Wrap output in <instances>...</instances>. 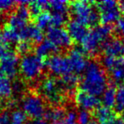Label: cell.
Returning <instances> with one entry per match:
<instances>
[{"label": "cell", "mask_w": 124, "mask_h": 124, "mask_svg": "<svg viewBox=\"0 0 124 124\" xmlns=\"http://www.w3.org/2000/svg\"><path fill=\"white\" fill-rule=\"evenodd\" d=\"M25 124H47L46 121L42 119H36V120L31 121V122H26Z\"/></svg>", "instance_id": "74e56055"}, {"label": "cell", "mask_w": 124, "mask_h": 124, "mask_svg": "<svg viewBox=\"0 0 124 124\" xmlns=\"http://www.w3.org/2000/svg\"><path fill=\"white\" fill-rule=\"evenodd\" d=\"M123 43H124V39H123Z\"/></svg>", "instance_id": "7bdbcfd3"}, {"label": "cell", "mask_w": 124, "mask_h": 124, "mask_svg": "<svg viewBox=\"0 0 124 124\" xmlns=\"http://www.w3.org/2000/svg\"><path fill=\"white\" fill-rule=\"evenodd\" d=\"M97 9L100 13V21L102 25H110L120 20L121 12L116 1L107 0L97 3Z\"/></svg>", "instance_id": "52a82bcc"}, {"label": "cell", "mask_w": 124, "mask_h": 124, "mask_svg": "<svg viewBox=\"0 0 124 124\" xmlns=\"http://www.w3.org/2000/svg\"><path fill=\"white\" fill-rule=\"evenodd\" d=\"M107 85V77L104 68L98 62L90 61L81 82L82 90L98 97L103 94Z\"/></svg>", "instance_id": "6da1fadb"}, {"label": "cell", "mask_w": 124, "mask_h": 124, "mask_svg": "<svg viewBox=\"0 0 124 124\" xmlns=\"http://www.w3.org/2000/svg\"><path fill=\"white\" fill-rule=\"evenodd\" d=\"M45 66L52 74L59 77H64L73 73L71 63L67 56L60 54L51 55L45 61Z\"/></svg>", "instance_id": "ba28073f"}, {"label": "cell", "mask_w": 124, "mask_h": 124, "mask_svg": "<svg viewBox=\"0 0 124 124\" xmlns=\"http://www.w3.org/2000/svg\"><path fill=\"white\" fill-rule=\"evenodd\" d=\"M13 92H16L17 93H20L24 90V85L21 81H15L12 83Z\"/></svg>", "instance_id": "d590c367"}, {"label": "cell", "mask_w": 124, "mask_h": 124, "mask_svg": "<svg viewBox=\"0 0 124 124\" xmlns=\"http://www.w3.org/2000/svg\"><path fill=\"white\" fill-rule=\"evenodd\" d=\"M21 41L41 43L43 41V34L42 30L37 27L36 25H27L22 31L19 32Z\"/></svg>", "instance_id": "9a60e30c"}, {"label": "cell", "mask_w": 124, "mask_h": 124, "mask_svg": "<svg viewBox=\"0 0 124 124\" xmlns=\"http://www.w3.org/2000/svg\"><path fill=\"white\" fill-rule=\"evenodd\" d=\"M116 30L118 31V32L120 33V34L124 36V17L121 18V19L117 21Z\"/></svg>", "instance_id": "8d00e7d4"}, {"label": "cell", "mask_w": 124, "mask_h": 124, "mask_svg": "<svg viewBox=\"0 0 124 124\" xmlns=\"http://www.w3.org/2000/svg\"><path fill=\"white\" fill-rule=\"evenodd\" d=\"M101 49L106 56H111L114 58L124 57V43L116 38H108L103 43Z\"/></svg>", "instance_id": "4fadbf2b"}, {"label": "cell", "mask_w": 124, "mask_h": 124, "mask_svg": "<svg viewBox=\"0 0 124 124\" xmlns=\"http://www.w3.org/2000/svg\"><path fill=\"white\" fill-rule=\"evenodd\" d=\"M112 81L116 84L124 83V57L116 58L109 71Z\"/></svg>", "instance_id": "e0dca14e"}, {"label": "cell", "mask_w": 124, "mask_h": 124, "mask_svg": "<svg viewBox=\"0 0 124 124\" xmlns=\"http://www.w3.org/2000/svg\"><path fill=\"white\" fill-rule=\"evenodd\" d=\"M45 66V62L37 54H28L21 57L19 69L26 80H34L39 76Z\"/></svg>", "instance_id": "277c9868"}, {"label": "cell", "mask_w": 124, "mask_h": 124, "mask_svg": "<svg viewBox=\"0 0 124 124\" xmlns=\"http://www.w3.org/2000/svg\"><path fill=\"white\" fill-rule=\"evenodd\" d=\"M114 31L111 25H102L88 31L81 42L82 50L88 54H94Z\"/></svg>", "instance_id": "7a4b0ae2"}, {"label": "cell", "mask_w": 124, "mask_h": 124, "mask_svg": "<svg viewBox=\"0 0 124 124\" xmlns=\"http://www.w3.org/2000/svg\"><path fill=\"white\" fill-rule=\"evenodd\" d=\"M16 2L11 0H0V10L1 11H9L14 7Z\"/></svg>", "instance_id": "836d02e7"}, {"label": "cell", "mask_w": 124, "mask_h": 124, "mask_svg": "<svg viewBox=\"0 0 124 124\" xmlns=\"http://www.w3.org/2000/svg\"><path fill=\"white\" fill-rule=\"evenodd\" d=\"M118 6H119V9H120L121 14L124 15V1H122V2L119 3Z\"/></svg>", "instance_id": "f35d334b"}, {"label": "cell", "mask_w": 124, "mask_h": 124, "mask_svg": "<svg viewBox=\"0 0 124 124\" xmlns=\"http://www.w3.org/2000/svg\"><path fill=\"white\" fill-rule=\"evenodd\" d=\"M19 60L18 56L12 50L9 52L0 61V70L4 76L8 78H14L17 75L19 68Z\"/></svg>", "instance_id": "30bf717a"}, {"label": "cell", "mask_w": 124, "mask_h": 124, "mask_svg": "<svg viewBox=\"0 0 124 124\" xmlns=\"http://www.w3.org/2000/svg\"><path fill=\"white\" fill-rule=\"evenodd\" d=\"M47 39L59 48H69L72 44V39L66 30L61 27H50L47 30Z\"/></svg>", "instance_id": "9c48e42d"}, {"label": "cell", "mask_w": 124, "mask_h": 124, "mask_svg": "<svg viewBox=\"0 0 124 124\" xmlns=\"http://www.w3.org/2000/svg\"><path fill=\"white\" fill-rule=\"evenodd\" d=\"M68 5H69V3L66 1H62V0H54L49 2L50 9H52L54 13L67 15L66 13L69 9Z\"/></svg>", "instance_id": "4316f807"}, {"label": "cell", "mask_w": 124, "mask_h": 124, "mask_svg": "<svg viewBox=\"0 0 124 124\" xmlns=\"http://www.w3.org/2000/svg\"><path fill=\"white\" fill-rule=\"evenodd\" d=\"M62 87L64 88L65 91L71 92L76 88V86L78 83V77L75 73H71L66 76L62 77L60 79Z\"/></svg>", "instance_id": "cb8c5ba5"}, {"label": "cell", "mask_w": 124, "mask_h": 124, "mask_svg": "<svg viewBox=\"0 0 124 124\" xmlns=\"http://www.w3.org/2000/svg\"><path fill=\"white\" fill-rule=\"evenodd\" d=\"M31 48H32V45H31V42L28 41H21L17 44V51L19 54L22 55L28 54L30 51H31Z\"/></svg>", "instance_id": "f546056e"}, {"label": "cell", "mask_w": 124, "mask_h": 124, "mask_svg": "<svg viewBox=\"0 0 124 124\" xmlns=\"http://www.w3.org/2000/svg\"><path fill=\"white\" fill-rule=\"evenodd\" d=\"M75 100L78 105L84 110H96L100 105V100L97 96L80 90L75 95Z\"/></svg>", "instance_id": "7c38bea8"}, {"label": "cell", "mask_w": 124, "mask_h": 124, "mask_svg": "<svg viewBox=\"0 0 124 124\" xmlns=\"http://www.w3.org/2000/svg\"><path fill=\"white\" fill-rule=\"evenodd\" d=\"M59 50L60 48L55 46L52 42H50L48 39H45L37 46L36 54L43 58V57H46L51 54L54 55L56 53H58Z\"/></svg>", "instance_id": "d6986e66"}, {"label": "cell", "mask_w": 124, "mask_h": 124, "mask_svg": "<svg viewBox=\"0 0 124 124\" xmlns=\"http://www.w3.org/2000/svg\"><path fill=\"white\" fill-rule=\"evenodd\" d=\"M115 110L118 113L124 112V85L120 86L116 89Z\"/></svg>", "instance_id": "83f0119b"}, {"label": "cell", "mask_w": 124, "mask_h": 124, "mask_svg": "<svg viewBox=\"0 0 124 124\" xmlns=\"http://www.w3.org/2000/svg\"><path fill=\"white\" fill-rule=\"evenodd\" d=\"M13 87L9 78L4 76L0 78V100H7L12 95Z\"/></svg>", "instance_id": "603a6c76"}, {"label": "cell", "mask_w": 124, "mask_h": 124, "mask_svg": "<svg viewBox=\"0 0 124 124\" xmlns=\"http://www.w3.org/2000/svg\"><path fill=\"white\" fill-rule=\"evenodd\" d=\"M91 4L92 3L87 1H77L71 3L70 8L74 21L85 26H96L100 21V15Z\"/></svg>", "instance_id": "3957f363"}, {"label": "cell", "mask_w": 124, "mask_h": 124, "mask_svg": "<svg viewBox=\"0 0 124 124\" xmlns=\"http://www.w3.org/2000/svg\"><path fill=\"white\" fill-rule=\"evenodd\" d=\"M16 14L18 15L20 17H21L22 19L26 20V21H28V19L30 18V16H31L29 8L26 5H23V4H21V6L18 7Z\"/></svg>", "instance_id": "1f68e13d"}, {"label": "cell", "mask_w": 124, "mask_h": 124, "mask_svg": "<svg viewBox=\"0 0 124 124\" xmlns=\"http://www.w3.org/2000/svg\"><path fill=\"white\" fill-rule=\"evenodd\" d=\"M40 94L54 105L60 104L63 100V93L65 92L60 79L48 78L41 82L38 88Z\"/></svg>", "instance_id": "5b68a950"}, {"label": "cell", "mask_w": 124, "mask_h": 124, "mask_svg": "<svg viewBox=\"0 0 124 124\" xmlns=\"http://www.w3.org/2000/svg\"><path fill=\"white\" fill-rule=\"evenodd\" d=\"M78 122V114L73 110L67 112L65 118L62 120L63 124H77Z\"/></svg>", "instance_id": "d6a6232c"}, {"label": "cell", "mask_w": 124, "mask_h": 124, "mask_svg": "<svg viewBox=\"0 0 124 124\" xmlns=\"http://www.w3.org/2000/svg\"><path fill=\"white\" fill-rule=\"evenodd\" d=\"M27 21L22 19L21 17H20L18 15H16V13L13 15H11L9 19V27L12 28L13 30L20 32L21 31H22L26 26H27Z\"/></svg>", "instance_id": "d4e9b609"}, {"label": "cell", "mask_w": 124, "mask_h": 124, "mask_svg": "<svg viewBox=\"0 0 124 124\" xmlns=\"http://www.w3.org/2000/svg\"><path fill=\"white\" fill-rule=\"evenodd\" d=\"M0 39H2L8 44L21 42L19 32L13 30L12 28L9 27V26H6V27L3 28L2 30H0Z\"/></svg>", "instance_id": "ffe728a7"}, {"label": "cell", "mask_w": 124, "mask_h": 124, "mask_svg": "<svg viewBox=\"0 0 124 124\" xmlns=\"http://www.w3.org/2000/svg\"><path fill=\"white\" fill-rule=\"evenodd\" d=\"M67 57L71 63L73 73L80 74L84 72L88 63L87 62L84 52L83 50L80 48H73L70 51Z\"/></svg>", "instance_id": "8fae6325"}, {"label": "cell", "mask_w": 124, "mask_h": 124, "mask_svg": "<svg viewBox=\"0 0 124 124\" xmlns=\"http://www.w3.org/2000/svg\"><path fill=\"white\" fill-rule=\"evenodd\" d=\"M111 124H124V118H116Z\"/></svg>", "instance_id": "ab89813d"}, {"label": "cell", "mask_w": 124, "mask_h": 124, "mask_svg": "<svg viewBox=\"0 0 124 124\" xmlns=\"http://www.w3.org/2000/svg\"><path fill=\"white\" fill-rule=\"evenodd\" d=\"M66 115V110L61 107H54L49 110H46L44 113L45 121H51L52 122H60L65 118Z\"/></svg>", "instance_id": "44dd1931"}, {"label": "cell", "mask_w": 124, "mask_h": 124, "mask_svg": "<svg viewBox=\"0 0 124 124\" xmlns=\"http://www.w3.org/2000/svg\"><path fill=\"white\" fill-rule=\"evenodd\" d=\"M67 31L71 39L77 42H82V40L86 37L88 31L87 26L78 22L76 21H71L67 24Z\"/></svg>", "instance_id": "2e32d148"}, {"label": "cell", "mask_w": 124, "mask_h": 124, "mask_svg": "<svg viewBox=\"0 0 124 124\" xmlns=\"http://www.w3.org/2000/svg\"><path fill=\"white\" fill-rule=\"evenodd\" d=\"M9 51H10L9 44H8L4 41H3L2 39H0V60L4 58Z\"/></svg>", "instance_id": "e575fe53"}, {"label": "cell", "mask_w": 124, "mask_h": 124, "mask_svg": "<svg viewBox=\"0 0 124 124\" xmlns=\"http://www.w3.org/2000/svg\"><path fill=\"white\" fill-rule=\"evenodd\" d=\"M21 107L25 114L34 120L41 119L46 111L43 99L36 94L26 95L21 102Z\"/></svg>", "instance_id": "8992f818"}, {"label": "cell", "mask_w": 124, "mask_h": 124, "mask_svg": "<svg viewBox=\"0 0 124 124\" xmlns=\"http://www.w3.org/2000/svg\"><path fill=\"white\" fill-rule=\"evenodd\" d=\"M95 120L99 124H111L116 119L115 111L105 106L99 107L94 111Z\"/></svg>", "instance_id": "ac0fdd59"}, {"label": "cell", "mask_w": 124, "mask_h": 124, "mask_svg": "<svg viewBox=\"0 0 124 124\" xmlns=\"http://www.w3.org/2000/svg\"><path fill=\"white\" fill-rule=\"evenodd\" d=\"M89 124H99V122H97V121L95 120L94 118H93V119H92V121H91V122H89Z\"/></svg>", "instance_id": "60d3db41"}, {"label": "cell", "mask_w": 124, "mask_h": 124, "mask_svg": "<svg viewBox=\"0 0 124 124\" xmlns=\"http://www.w3.org/2000/svg\"><path fill=\"white\" fill-rule=\"evenodd\" d=\"M26 116L21 110H3L0 113V124H25Z\"/></svg>", "instance_id": "5bb4252c"}, {"label": "cell", "mask_w": 124, "mask_h": 124, "mask_svg": "<svg viewBox=\"0 0 124 124\" xmlns=\"http://www.w3.org/2000/svg\"><path fill=\"white\" fill-rule=\"evenodd\" d=\"M92 116L88 110H81L78 114V122L79 124H89L92 121Z\"/></svg>", "instance_id": "4dcf8cb0"}, {"label": "cell", "mask_w": 124, "mask_h": 124, "mask_svg": "<svg viewBox=\"0 0 124 124\" xmlns=\"http://www.w3.org/2000/svg\"><path fill=\"white\" fill-rule=\"evenodd\" d=\"M50 124H63L62 123V121H60V122H51Z\"/></svg>", "instance_id": "b9f144b4"}, {"label": "cell", "mask_w": 124, "mask_h": 124, "mask_svg": "<svg viewBox=\"0 0 124 124\" xmlns=\"http://www.w3.org/2000/svg\"><path fill=\"white\" fill-rule=\"evenodd\" d=\"M36 26L42 31L51 27V15L48 11L42 12L36 18Z\"/></svg>", "instance_id": "484cf974"}, {"label": "cell", "mask_w": 124, "mask_h": 124, "mask_svg": "<svg viewBox=\"0 0 124 124\" xmlns=\"http://www.w3.org/2000/svg\"><path fill=\"white\" fill-rule=\"evenodd\" d=\"M67 21V15L53 13L51 15V27H60Z\"/></svg>", "instance_id": "f1b7e54d"}, {"label": "cell", "mask_w": 124, "mask_h": 124, "mask_svg": "<svg viewBox=\"0 0 124 124\" xmlns=\"http://www.w3.org/2000/svg\"><path fill=\"white\" fill-rule=\"evenodd\" d=\"M116 98V89L113 86L107 87L102 97V102L104 104V106L110 109L115 107Z\"/></svg>", "instance_id": "7402d4cb"}]
</instances>
